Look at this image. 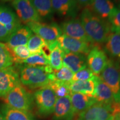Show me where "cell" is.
Listing matches in <instances>:
<instances>
[{
  "label": "cell",
  "instance_id": "obj_1",
  "mask_svg": "<svg viewBox=\"0 0 120 120\" xmlns=\"http://www.w3.org/2000/svg\"><path fill=\"white\" fill-rule=\"evenodd\" d=\"M80 21L91 43L99 45L106 42L111 32L109 21L97 16L88 6L81 13Z\"/></svg>",
  "mask_w": 120,
  "mask_h": 120
},
{
  "label": "cell",
  "instance_id": "obj_2",
  "mask_svg": "<svg viewBox=\"0 0 120 120\" xmlns=\"http://www.w3.org/2000/svg\"><path fill=\"white\" fill-rule=\"evenodd\" d=\"M53 72L49 65L32 66L24 64L19 68V80L23 86L31 89L40 88L55 81Z\"/></svg>",
  "mask_w": 120,
  "mask_h": 120
},
{
  "label": "cell",
  "instance_id": "obj_3",
  "mask_svg": "<svg viewBox=\"0 0 120 120\" xmlns=\"http://www.w3.org/2000/svg\"><path fill=\"white\" fill-rule=\"evenodd\" d=\"M100 77L111 90L115 102L120 104V62L108 60Z\"/></svg>",
  "mask_w": 120,
  "mask_h": 120
},
{
  "label": "cell",
  "instance_id": "obj_4",
  "mask_svg": "<svg viewBox=\"0 0 120 120\" xmlns=\"http://www.w3.org/2000/svg\"><path fill=\"white\" fill-rule=\"evenodd\" d=\"M2 98L5 105L12 109L28 112L32 107L33 98L21 83L15 86Z\"/></svg>",
  "mask_w": 120,
  "mask_h": 120
},
{
  "label": "cell",
  "instance_id": "obj_5",
  "mask_svg": "<svg viewBox=\"0 0 120 120\" xmlns=\"http://www.w3.org/2000/svg\"><path fill=\"white\" fill-rule=\"evenodd\" d=\"M34 99L40 115L48 116L53 113L57 97L48 85L37 90L34 94Z\"/></svg>",
  "mask_w": 120,
  "mask_h": 120
},
{
  "label": "cell",
  "instance_id": "obj_6",
  "mask_svg": "<svg viewBox=\"0 0 120 120\" xmlns=\"http://www.w3.org/2000/svg\"><path fill=\"white\" fill-rule=\"evenodd\" d=\"M26 25L33 32L42 38L48 45L57 41V39L62 34L61 28L56 23L49 24L34 22Z\"/></svg>",
  "mask_w": 120,
  "mask_h": 120
},
{
  "label": "cell",
  "instance_id": "obj_7",
  "mask_svg": "<svg viewBox=\"0 0 120 120\" xmlns=\"http://www.w3.org/2000/svg\"><path fill=\"white\" fill-rule=\"evenodd\" d=\"M112 105L97 102L79 113L77 120H112L115 115Z\"/></svg>",
  "mask_w": 120,
  "mask_h": 120
},
{
  "label": "cell",
  "instance_id": "obj_8",
  "mask_svg": "<svg viewBox=\"0 0 120 120\" xmlns=\"http://www.w3.org/2000/svg\"><path fill=\"white\" fill-rule=\"evenodd\" d=\"M57 41L65 53L72 52L85 55H88L91 49L96 45L91 42L72 38L65 34H62L60 36Z\"/></svg>",
  "mask_w": 120,
  "mask_h": 120
},
{
  "label": "cell",
  "instance_id": "obj_9",
  "mask_svg": "<svg viewBox=\"0 0 120 120\" xmlns=\"http://www.w3.org/2000/svg\"><path fill=\"white\" fill-rule=\"evenodd\" d=\"M12 5L21 22L24 24L40 22L41 18L30 0H13Z\"/></svg>",
  "mask_w": 120,
  "mask_h": 120
},
{
  "label": "cell",
  "instance_id": "obj_10",
  "mask_svg": "<svg viewBox=\"0 0 120 120\" xmlns=\"http://www.w3.org/2000/svg\"><path fill=\"white\" fill-rule=\"evenodd\" d=\"M21 83L19 72L13 66L0 70V97L4 98L15 86Z\"/></svg>",
  "mask_w": 120,
  "mask_h": 120
},
{
  "label": "cell",
  "instance_id": "obj_11",
  "mask_svg": "<svg viewBox=\"0 0 120 120\" xmlns=\"http://www.w3.org/2000/svg\"><path fill=\"white\" fill-rule=\"evenodd\" d=\"M87 57V63L89 68L96 76H99L106 66L108 58L105 52L98 45H94Z\"/></svg>",
  "mask_w": 120,
  "mask_h": 120
},
{
  "label": "cell",
  "instance_id": "obj_12",
  "mask_svg": "<svg viewBox=\"0 0 120 120\" xmlns=\"http://www.w3.org/2000/svg\"><path fill=\"white\" fill-rule=\"evenodd\" d=\"M60 28L62 33H64V34L67 36L87 42H91L80 19H72L66 21L61 24Z\"/></svg>",
  "mask_w": 120,
  "mask_h": 120
},
{
  "label": "cell",
  "instance_id": "obj_13",
  "mask_svg": "<svg viewBox=\"0 0 120 120\" xmlns=\"http://www.w3.org/2000/svg\"><path fill=\"white\" fill-rule=\"evenodd\" d=\"M53 120H73L75 112L72 106L70 95L57 98Z\"/></svg>",
  "mask_w": 120,
  "mask_h": 120
},
{
  "label": "cell",
  "instance_id": "obj_14",
  "mask_svg": "<svg viewBox=\"0 0 120 120\" xmlns=\"http://www.w3.org/2000/svg\"><path fill=\"white\" fill-rule=\"evenodd\" d=\"M53 11L65 17L75 18L79 9L76 0H51Z\"/></svg>",
  "mask_w": 120,
  "mask_h": 120
},
{
  "label": "cell",
  "instance_id": "obj_15",
  "mask_svg": "<svg viewBox=\"0 0 120 120\" xmlns=\"http://www.w3.org/2000/svg\"><path fill=\"white\" fill-rule=\"evenodd\" d=\"M70 96L72 106L76 114L80 113L97 102L96 98L92 96L81 93L71 92Z\"/></svg>",
  "mask_w": 120,
  "mask_h": 120
},
{
  "label": "cell",
  "instance_id": "obj_16",
  "mask_svg": "<svg viewBox=\"0 0 120 120\" xmlns=\"http://www.w3.org/2000/svg\"><path fill=\"white\" fill-rule=\"evenodd\" d=\"M32 34V31L27 26H21L10 35L6 45L8 49L19 46L27 45Z\"/></svg>",
  "mask_w": 120,
  "mask_h": 120
},
{
  "label": "cell",
  "instance_id": "obj_17",
  "mask_svg": "<svg viewBox=\"0 0 120 120\" xmlns=\"http://www.w3.org/2000/svg\"><path fill=\"white\" fill-rule=\"evenodd\" d=\"M62 62L64 66L68 68L74 73L87 67L86 57L81 53H65Z\"/></svg>",
  "mask_w": 120,
  "mask_h": 120
},
{
  "label": "cell",
  "instance_id": "obj_18",
  "mask_svg": "<svg viewBox=\"0 0 120 120\" xmlns=\"http://www.w3.org/2000/svg\"><path fill=\"white\" fill-rule=\"evenodd\" d=\"M0 23L11 34L22 26L17 15L11 10L4 6H0Z\"/></svg>",
  "mask_w": 120,
  "mask_h": 120
},
{
  "label": "cell",
  "instance_id": "obj_19",
  "mask_svg": "<svg viewBox=\"0 0 120 120\" xmlns=\"http://www.w3.org/2000/svg\"><path fill=\"white\" fill-rule=\"evenodd\" d=\"M96 87L94 97L98 102L112 105L115 103L113 94L109 86L98 76H96Z\"/></svg>",
  "mask_w": 120,
  "mask_h": 120
},
{
  "label": "cell",
  "instance_id": "obj_20",
  "mask_svg": "<svg viewBox=\"0 0 120 120\" xmlns=\"http://www.w3.org/2000/svg\"><path fill=\"white\" fill-rule=\"evenodd\" d=\"M96 75L92 79L86 81H71L69 84L70 92L81 93L94 96L96 87Z\"/></svg>",
  "mask_w": 120,
  "mask_h": 120
},
{
  "label": "cell",
  "instance_id": "obj_21",
  "mask_svg": "<svg viewBox=\"0 0 120 120\" xmlns=\"http://www.w3.org/2000/svg\"><path fill=\"white\" fill-rule=\"evenodd\" d=\"M90 6L94 14L105 19L109 18L114 4L111 0H92Z\"/></svg>",
  "mask_w": 120,
  "mask_h": 120
},
{
  "label": "cell",
  "instance_id": "obj_22",
  "mask_svg": "<svg viewBox=\"0 0 120 120\" xmlns=\"http://www.w3.org/2000/svg\"><path fill=\"white\" fill-rule=\"evenodd\" d=\"M105 43L106 53L112 58L120 61V32H111Z\"/></svg>",
  "mask_w": 120,
  "mask_h": 120
},
{
  "label": "cell",
  "instance_id": "obj_23",
  "mask_svg": "<svg viewBox=\"0 0 120 120\" xmlns=\"http://www.w3.org/2000/svg\"><path fill=\"white\" fill-rule=\"evenodd\" d=\"M48 46L51 50L49 57V66L54 70H59L63 67L62 61L65 52L57 41Z\"/></svg>",
  "mask_w": 120,
  "mask_h": 120
},
{
  "label": "cell",
  "instance_id": "obj_24",
  "mask_svg": "<svg viewBox=\"0 0 120 120\" xmlns=\"http://www.w3.org/2000/svg\"><path fill=\"white\" fill-rule=\"evenodd\" d=\"M1 113L5 120H34L28 112L12 109L6 105L1 108Z\"/></svg>",
  "mask_w": 120,
  "mask_h": 120
},
{
  "label": "cell",
  "instance_id": "obj_25",
  "mask_svg": "<svg viewBox=\"0 0 120 120\" xmlns=\"http://www.w3.org/2000/svg\"><path fill=\"white\" fill-rule=\"evenodd\" d=\"M40 18H49L53 12L51 0H30Z\"/></svg>",
  "mask_w": 120,
  "mask_h": 120
},
{
  "label": "cell",
  "instance_id": "obj_26",
  "mask_svg": "<svg viewBox=\"0 0 120 120\" xmlns=\"http://www.w3.org/2000/svg\"><path fill=\"white\" fill-rule=\"evenodd\" d=\"M69 84L70 82L55 80L51 82L48 86L53 90L57 98H60L70 95L71 92L69 88Z\"/></svg>",
  "mask_w": 120,
  "mask_h": 120
},
{
  "label": "cell",
  "instance_id": "obj_27",
  "mask_svg": "<svg viewBox=\"0 0 120 120\" xmlns=\"http://www.w3.org/2000/svg\"><path fill=\"white\" fill-rule=\"evenodd\" d=\"M9 50L12 56L13 62L19 64H22L24 60L31 55L26 45L17 46L12 49H9Z\"/></svg>",
  "mask_w": 120,
  "mask_h": 120
},
{
  "label": "cell",
  "instance_id": "obj_28",
  "mask_svg": "<svg viewBox=\"0 0 120 120\" xmlns=\"http://www.w3.org/2000/svg\"><path fill=\"white\" fill-rule=\"evenodd\" d=\"M22 64L32 66H46L49 65V59L42 52L31 55L24 60Z\"/></svg>",
  "mask_w": 120,
  "mask_h": 120
},
{
  "label": "cell",
  "instance_id": "obj_29",
  "mask_svg": "<svg viewBox=\"0 0 120 120\" xmlns=\"http://www.w3.org/2000/svg\"><path fill=\"white\" fill-rule=\"evenodd\" d=\"M13 63L12 56L6 43L0 42V70L11 66Z\"/></svg>",
  "mask_w": 120,
  "mask_h": 120
},
{
  "label": "cell",
  "instance_id": "obj_30",
  "mask_svg": "<svg viewBox=\"0 0 120 120\" xmlns=\"http://www.w3.org/2000/svg\"><path fill=\"white\" fill-rule=\"evenodd\" d=\"M46 42L37 34H32L27 42V48L31 55L40 53L42 51V49L45 45Z\"/></svg>",
  "mask_w": 120,
  "mask_h": 120
},
{
  "label": "cell",
  "instance_id": "obj_31",
  "mask_svg": "<svg viewBox=\"0 0 120 120\" xmlns=\"http://www.w3.org/2000/svg\"><path fill=\"white\" fill-rule=\"evenodd\" d=\"M111 32H120V9L114 7L109 16Z\"/></svg>",
  "mask_w": 120,
  "mask_h": 120
},
{
  "label": "cell",
  "instance_id": "obj_32",
  "mask_svg": "<svg viewBox=\"0 0 120 120\" xmlns=\"http://www.w3.org/2000/svg\"><path fill=\"white\" fill-rule=\"evenodd\" d=\"M53 74L54 75V77H55V80L70 82L72 81L74 73L68 68L64 66L59 70H53Z\"/></svg>",
  "mask_w": 120,
  "mask_h": 120
},
{
  "label": "cell",
  "instance_id": "obj_33",
  "mask_svg": "<svg viewBox=\"0 0 120 120\" xmlns=\"http://www.w3.org/2000/svg\"><path fill=\"white\" fill-rule=\"evenodd\" d=\"M94 76V73L89 68H84L83 70L75 73L72 81H86L92 79Z\"/></svg>",
  "mask_w": 120,
  "mask_h": 120
},
{
  "label": "cell",
  "instance_id": "obj_34",
  "mask_svg": "<svg viewBox=\"0 0 120 120\" xmlns=\"http://www.w3.org/2000/svg\"><path fill=\"white\" fill-rule=\"evenodd\" d=\"M11 34L6 30L5 27L0 23V41L7 42Z\"/></svg>",
  "mask_w": 120,
  "mask_h": 120
},
{
  "label": "cell",
  "instance_id": "obj_35",
  "mask_svg": "<svg viewBox=\"0 0 120 120\" xmlns=\"http://www.w3.org/2000/svg\"><path fill=\"white\" fill-rule=\"evenodd\" d=\"M79 7H88L91 4L92 0H76Z\"/></svg>",
  "mask_w": 120,
  "mask_h": 120
},
{
  "label": "cell",
  "instance_id": "obj_36",
  "mask_svg": "<svg viewBox=\"0 0 120 120\" xmlns=\"http://www.w3.org/2000/svg\"><path fill=\"white\" fill-rule=\"evenodd\" d=\"M112 120H120V112L114 115Z\"/></svg>",
  "mask_w": 120,
  "mask_h": 120
},
{
  "label": "cell",
  "instance_id": "obj_37",
  "mask_svg": "<svg viewBox=\"0 0 120 120\" xmlns=\"http://www.w3.org/2000/svg\"><path fill=\"white\" fill-rule=\"evenodd\" d=\"M0 120H5L4 116H3L2 113H1V112H0Z\"/></svg>",
  "mask_w": 120,
  "mask_h": 120
},
{
  "label": "cell",
  "instance_id": "obj_38",
  "mask_svg": "<svg viewBox=\"0 0 120 120\" xmlns=\"http://www.w3.org/2000/svg\"><path fill=\"white\" fill-rule=\"evenodd\" d=\"M3 1H13V0H2Z\"/></svg>",
  "mask_w": 120,
  "mask_h": 120
},
{
  "label": "cell",
  "instance_id": "obj_39",
  "mask_svg": "<svg viewBox=\"0 0 120 120\" xmlns=\"http://www.w3.org/2000/svg\"></svg>",
  "mask_w": 120,
  "mask_h": 120
}]
</instances>
